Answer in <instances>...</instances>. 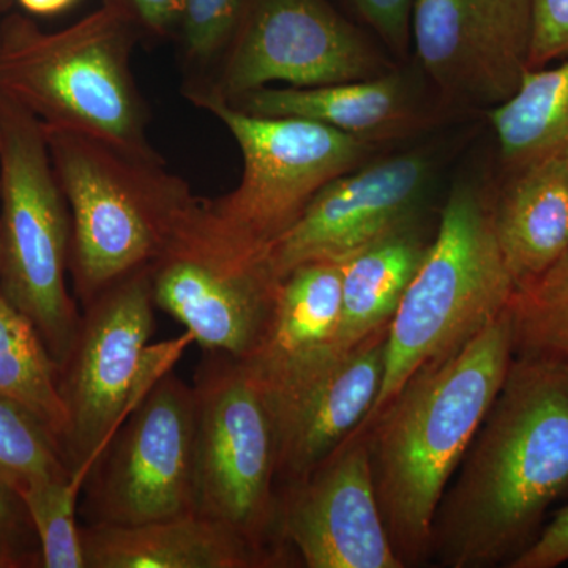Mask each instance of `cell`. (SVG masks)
<instances>
[{"label":"cell","instance_id":"6da1fadb","mask_svg":"<svg viewBox=\"0 0 568 568\" xmlns=\"http://www.w3.org/2000/svg\"><path fill=\"white\" fill-rule=\"evenodd\" d=\"M566 496L568 365L515 354L437 507L428 562L508 568L536 540L548 508Z\"/></svg>","mask_w":568,"mask_h":568},{"label":"cell","instance_id":"7a4b0ae2","mask_svg":"<svg viewBox=\"0 0 568 568\" xmlns=\"http://www.w3.org/2000/svg\"><path fill=\"white\" fill-rule=\"evenodd\" d=\"M514 357L507 306L457 351L422 366L361 428L368 440L381 514L405 568L428 562L437 507Z\"/></svg>","mask_w":568,"mask_h":568},{"label":"cell","instance_id":"3957f363","mask_svg":"<svg viewBox=\"0 0 568 568\" xmlns=\"http://www.w3.org/2000/svg\"><path fill=\"white\" fill-rule=\"evenodd\" d=\"M43 126V125H41ZM71 216L70 272L82 306L152 268L196 220L201 197L163 156L43 126Z\"/></svg>","mask_w":568,"mask_h":568},{"label":"cell","instance_id":"277c9868","mask_svg":"<svg viewBox=\"0 0 568 568\" xmlns=\"http://www.w3.org/2000/svg\"><path fill=\"white\" fill-rule=\"evenodd\" d=\"M138 36L106 6L59 32L11 17L0 32V95L43 126L162 156L145 136L148 110L130 65Z\"/></svg>","mask_w":568,"mask_h":568},{"label":"cell","instance_id":"5b68a950","mask_svg":"<svg viewBox=\"0 0 568 568\" xmlns=\"http://www.w3.org/2000/svg\"><path fill=\"white\" fill-rule=\"evenodd\" d=\"M515 287L497 244L491 197L476 183H457L388 324L383 386L361 428L422 366L454 353L496 320Z\"/></svg>","mask_w":568,"mask_h":568},{"label":"cell","instance_id":"8992f818","mask_svg":"<svg viewBox=\"0 0 568 568\" xmlns=\"http://www.w3.org/2000/svg\"><path fill=\"white\" fill-rule=\"evenodd\" d=\"M233 134L244 173L233 192L201 200L194 230L230 252L268 254L321 190L364 163L373 144L306 119L239 110L205 88L186 93Z\"/></svg>","mask_w":568,"mask_h":568},{"label":"cell","instance_id":"52a82bcc","mask_svg":"<svg viewBox=\"0 0 568 568\" xmlns=\"http://www.w3.org/2000/svg\"><path fill=\"white\" fill-rule=\"evenodd\" d=\"M0 294L36 325L61 368L81 313L67 286L71 216L43 126L0 95Z\"/></svg>","mask_w":568,"mask_h":568},{"label":"cell","instance_id":"ba28073f","mask_svg":"<svg viewBox=\"0 0 568 568\" xmlns=\"http://www.w3.org/2000/svg\"><path fill=\"white\" fill-rule=\"evenodd\" d=\"M82 308L59 387L67 407L63 462L71 474L88 478L133 407L194 339L185 332L151 346L156 308L152 268L125 276Z\"/></svg>","mask_w":568,"mask_h":568},{"label":"cell","instance_id":"9c48e42d","mask_svg":"<svg viewBox=\"0 0 568 568\" xmlns=\"http://www.w3.org/2000/svg\"><path fill=\"white\" fill-rule=\"evenodd\" d=\"M197 369V511L286 562L280 538L276 443L271 410L241 361L205 354Z\"/></svg>","mask_w":568,"mask_h":568},{"label":"cell","instance_id":"30bf717a","mask_svg":"<svg viewBox=\"0 0 568 568\" xmlns=\"http://www.w3.org/2000/svg\"><path fill=\"white\" fill-rule=\"evenodd\" d=\"M88 526H138L197 511L196 395L166 372L133 407L84 481Z\"/></svg>","mask_w":568,"mask_h":568},{"label":"cell","instance_id":"8fae6325","mask_svg":"<svg viewBox=\"0 0 568 568\" xmlns=\"http://www.w3.org/2000/svg\"><path fill=\"white\" fill-rule=\"evenodd\" d=\"M390 70L386 55L328 0H245L219 80L205 89L235 103L272 82L317 88Z\"/></svg>","mask_w":568,"mask_h":568},{"label":"cell","instance_id":"7c38bea8","mask_svg":"<svg viewBox=\"0 0 568 568\" xmlns=\"http://www.w3.org/2000/svg\"><path fill=\"white\" fill-rule=\"evenodd\" d=\"M532 0H414L418 65L454 106L493 110L530 69Z\"/></svg>","mask_w":568,"mask_h":568},{"label":"cell","instance_id":"4fadbf2b","mask_svg":"<svg viewBox=\"0 0 568 568\" xmlns=\"http://www.w3.org/2000/svg\"><path fill=\"white\" fill-rule=\"evenodd\" d=\"M278 284L268 254L224 250L197 234L194 223L152 267L156 308L181 323L205 354L234 361L260 345Z\"/></svg>","mask_w":568,"mask_h":568},{"label":"cell","instance_id":"5bb4252c","mask_svg":"<svg viewBox=\"0 0 568 568\" xmlns=\"http://www.w3.org/2000/svg\"><path fill=\"white\" fill-rule=\"evenodd\" d=\"M388 324L345 353L317 358L271 383H260L276 443L278 485H293L357 432L383 386Z\"/></svg>","mask_w":568,"mask_h":568},{"label":"cell","instance_id":"9a60e30c","mask_svg":"<svg viewBox=\"0 0 568 568\" xmlns=\"http://www.w3.org/2000/svg\"><path fill=\"white\" fill-rule=\"evenodd\" d=\"M278 528L308 568H405L377 503L364 429L280 491Z\"/></svg>","mask_w":568,"mask_h":568},{"label":"cell","instance_id":"2e32d148","mask_svg":"<svg viewBox=\"0 0 568 568\" xmlns=\"http://www.w3.org/2000/svg\"><path fill=\"white\" fill-rule=\"evenodd\" d=\"M432 162L410 152L361 164L327 183L268 248L276 278L312 261L342 263L373 242L417 222Z\"/></svg>","mask_w":568,"mask_h":568},{"label":"cell","instance_id":"e0dca14e","mask_svg":"<svg viewBox=\"0 0 568 568\" xmlns=\"http://www.w3.org/2000/svg\"><path fill=\"white\" fill-rule=\"evenodd\" d=\"M231 104L264 118L323 123L369 144L417 132L433 119L414 81L396 69L317 88H263Z\"/></svg>","mask_w":568,"mask_h":568},{"label":"cell","instance_id":"ac0fdd59","mask_svg":"<svg viewBox=\"0 0 568 568\" xmlns=\"http://www.w3.org/2000/svg\"><path fill=\"white\" fill-rule=\"evenodd\" d=\"M85 568H264L278 559L200 511L138 526L81 528Z\"/></svg>","mask_w":568,"mask_h":568},{"label":"cell","instance_id":"d6986e66","mask_svg":"<svg viewBox=\"0 0 568 568\" xmlns=\"http://www.w3.org/2000/svg\"><path fill=\"white\" fill-rule=\"evenodd\" d=\"M508 174L493 200V223L518 286L568 253V155L547 156Z\"/></svg>","mask_w":568,"mask_h":568},{"label":"cell","instance_id":"ffe728a7","mask_svg":"<svg viewBox=\"0 0 568 568\" xmlns=\"http://www.w3.org/2000/svg\"><path fill=\"white\" fill-rule=\"evenodd\" d=\"M342 321V272L334 261L297 265L280 280L260 345L242 364L268 383L335 351Z\"/></svg>","mask_w":568,"mask_h":568},{"label":"cell","instance_id":"44dd1931","mask_svg":"<svg viewBox=\"0 0 568 568\" xmlns=\"http://www.w3.org/2000/svg\"><path fill=\"white\" fill-rule=\"evenodd\" d=\"M429 242L432 239H425L417 223L407 224L338 263L342 321L335 351L345 353L390 324Z\"/></svg>","mask_w":568,"mask_h":568},{"label":"cell","instance_id":"7402d4cb","mask_svg":"<svg viewBox=\"0 0 568 568\" xmlns=\"http://www.w3.org/2000/svg\"><path fill=\"white\" fill-rule=\"evenodd\" d=\"M508 173L568 155V55L556 67L529 69L514 95L488 111Z\"/></svg>","mask_w":568,"mask_h":568},{"label":"cell","instance_id":"603a6c76","mask_svg":"<svg viewBox=\"0 0 568 568\" xmlns=\"http://www.w3.org/2000/svg\"><path fill=\"white\" fill-rule=\"evenodd\" d=\"M59 375L36 325L0 294V396L28 410L61 447L67 407Z\"/></svg>","mask_w":568,"mask_h":568},{"label":"cell","instance_id":"cb8c5ba5","mask_svg":"<svg viewBox=\"0 0 568 568\" xmlns=\"http://www.w3.org/2000/svg\"><path fill=\"white\" fill-rule=\"evenodd\" d=\"M508 310L515 354L568 365V253L545 274L518 284Z\"/></svg>","mask_w":568,"mask_h":568},{"label":"cell","instance_id":"d4e9b609","mask_svg":"<svg viewBox=\"0 0 568 568\" xmlns=\"http://www.w3.org/2000/svg\"><path fill=\"white\" fill-rule=\"evenodd\" d=\"M85 476L63 474L33 481L20 491L40 544L44 568H85L77 504Z\"/></svg>","mask_w":568,"mask_h":568},{"label":"cell","instance_id":"484cf974","mask_svg":"<svg viewBox=\"0 0 568 568\" xmlns=\"http://www.w3.org/2000/svg\"><path fill=\"white\" fill-rule=\"evenodd\" d=\"M63 474L71 473L58 440L28 410L0 396V481L20 493Z\"/></svg>","mask_w":568,"mask_h":568},{"label":"cell","instance_id":"4316f807","mask_svg":"<svg viewBox=\"0 0 568 568\" xmlns=\"http://www.w3.org/2000/svg\"><path fill=\"white\" fill-rule=\"evenodd\" d=\"M245 0H183L181 32L186 59L196 65L212 62L230 47Z\"/></svg>","mask_w":568,"mask_h":568},{"label":"cell","instance_id":"83f0119b","mask_svg":"<svg viewBox=\"0 0 568 568\" xmlns=\"http://www.w3.org/2000/svg\"><path fill=\"white\" fill-rule=\"evenodd\" d=\"M0 560L7 568L40 562V544L22 497L0 481Z\"/></svg>","mask_w":568,"mask_h":568},{"label":"cell","instance_id":"f1b7e54d","mask_svg":"<svg viewBox=\"0 0 568 568\" xmlns=\"http://www.w3.org/2000/svg\"><path fill=\"white\" fill-rule=\"evenodd\" d=\"M351 13L376 33L392 54H407L414 0H342Z\"/></svg>","mask_w":568,"mask_h":568},{"label":"cell","instance_id":"f546056e","mask_svg":"<svg viewBox=\"0 0 568 568\" xmlns=\"http://www.w3.org/2000/svg\"><path fill=\"white\" fill-rule=\"evenodd\" d=\"M534 40L530 69L568 55V0H532Z\"/></svg>","mask_w":568,"mask_h":568},{"label":"cell","instance_id":"4dcf8cb0","mask_svg":"<svg viewBox=\"0 0 568 568\" xmlns=\"http://www.w3.org/2000/svg\"><path fill=\"white\" fill-rule=\"evenodd\" d=\"M119 11L140 33L166 37L181 26L183 0H102Z\"/></svg>","mask_w":568,"mask_h":568},{"label":"cell","instance_id":"1f68e13d","mask_svg":"<svg viewBox=\"0 0 568 568\" xmlns=\"http://www.w3.org/2000/svg\"><path fill=\"white\" fill-rule=\"evenodd\" d=\"M568 562V506L540 530L508 568H555Z\"/></svg>","mask_w":568,"mask_h":568},{"label":"cell","instance_id":"d6a6232c","mask_svg":"<svg viewBox=\"0 0 568 568\" xmlns=\"http://www.w3.org/2000/svg\"><path fill=\"white\" fill-rule=\"evenodd\" d=\"M18 2L29 13L50 17V14L62 13V11L71 9L78 0H18Z\"/></svg>","mask_w":568,"mask_h":568},{"label":"cell","instance_id":"836d02e7","mask_svg":"<svg viewBox=\"0 0 568 568\" xmlns=\"http://www.w3.org/2000/svg\"><path fill=\"white\" fill-rule=\"evenodd\" d=\"M0 568H7L6 564H3L2 560H0Z\"/></svg>","mask_w":568,"mask_h":568}]
</instances>
